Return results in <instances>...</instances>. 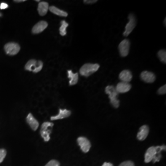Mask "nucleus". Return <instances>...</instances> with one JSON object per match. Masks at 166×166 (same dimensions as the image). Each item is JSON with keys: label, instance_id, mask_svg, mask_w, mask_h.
Masks as SVG:
<instances>
[{"label": "nucleus", "instance_id": "21", "mask_svg": "<svg viewBox=\"0 0 166 166\" xmlns=\"http://www.w3.org/2000/svg\"><path fill=\"white\" fill-rule=\"evenodd\" d=\"M68 26V24L67 23L65 20H62L61 25L59 29L60 34L62 36H65L67 34V28Z\"/></svg>", "mask_w": 166, "mask_h": 166}, {"label": "nucleus", "instance_id": "16", "mask_svg": "<svg viewBox=\"0 0 166 166\" xmlns=\"http://www.w3.org/2000/svg\"><path fill=\"white\" fill-rule=\"evenodd\" d=\"M49 4L47 2H44V1H40L38 4V13L41 16H45L48 10H49Z\"/></svg>", "mask_w": 166, "mask_h": 166}, {"label": "nucleus", "instance_id": "12", "mask_svg": "<svg viewBox=\"0 0 166 166\" xmlns=\"http://www.w3.org/2000/svg\"><path fill=\"white\" fill-rule=\"evenodd\" d=\"M48 26L47 22L41 20L38 22L36 25H34L32 29V33L33 34H38L43 31Z\"/></svg>", "mask_w": 166, "mask_h": 166}, {"label": "nucleus", "instance_id": "22", "mask_svg": "<svg viewBox=\"0 0 166 166\" xmlns=\"http://www.w3.org/2000/svg\"><path fill=\"white\" fill-rule=\"evenodd\" d=\"M157 56L164 64L166 63V52L165 50H161L158 52Z\"/></svg>", "mask_w": 166, "mask_h": 166}, {"label": "nucleus", "instance_id": "28", "mask_svg": "<svg viewBox=\"0 0 166 166\" xmlns=\"http://www.w3.org/2000/svg\"><path fill=\"white\" fill-rule=\"evenodd\" d=\"M96 2H97V0H92V1H90V0H85V1H84V3H86V4H92V3H95Z\"/></svg>", "mask_w": 166, "mask_h": 166}, {"label": "nucleus", "instance_id": "27", "mask_svg": "<svg viewBox=\"0 0 166 166\" xmlns=\"http://www.w3.org/2000/svg\"><path fill=\"white\" fill-rule=\"evenodd\" d=\"M8 4L6 3H1L0 4V9H5L8 8Z\"/></svg>", "mask_w": 166, "mask_h": 166}, {"label": "nucleus", "instance_id": "2", "mask_svg": "<svg viewBox=\"0 0 166 166\" xmlns=\"http://www.w3.org/2000/svg\"><path fill=\"white\" fill-rule=\"evenodd\" d=\"M43 63L42 61H37L34 59H31L28 61L25 65V69L27 71L32 72L33 73H38L42 70Z\"/></svg>", "mask_w": 166, "mask_h": 166}, {"label": "nucleus", "instance_id": "17", "mask_svg": "<svg viewBox=\"0 0 166 166\" xmlns=\"http://www.w3.org/2000/svg\"><path fill=\"white\" fill-rule=\"evenodd\" d=\"M119 77L122 82L129 83V82L132 79V74L129 70H126L121 72Z\"/></svg>", "mask_w": 166, "mask_h": 166}, {"label": "nucleus", "instance_id": "14", "mask_svg": "<svg viewBox=\"0 0 166 166\" xmlns=\"http://www.w3.org/2000/svg\"><path fill=\"white\" fill-rule=\"evenodd\" d=\"M26 121L28 124H29L30 127L32 129V130L35 131L38 129L39 125V122L35 118H34L31 113H29L28 114V116H26Z\"/></svg>", "mask_w": 166, "mask_h": 166}, {"label": "nucleus", "instance_id": "10", "mask_svg": "<svg viewBox=\"0 0 166 166\" xmlns=\"http://www.w3.org/2000/svg\"><path fill=\"white\" fill-rule=\"evenodd\" d=\"M140 77L142 81L147 83L154 82L156 79L155 74L153 73L148 71L143 72L140 74Z\"/></svg>", "mask_w": 166, "mask_h": 166}, {"label": "nucleus", "instance_id": "5", "mask_svg": "<svg viewBox=\"0 0 166 166\" xmlns=\"http://www.w3.org/2000/svg\"><path fill=\"white\" fill-rule=\"evenodd\" d=\"M6 53L9 55H15L19 53L20 50V46L18 43L10 42L4 46Z\"/></svg>", "mask_w": 166, "mask_h": 166}, {"label": "nucleus", "instance_id": "7", "mask_svg": "<svg viewBox=\"0 0 166 166\" xmlns=\"http://www.w3.org/2000/svg\"><path fill=\"white\" fill-rule=\"evenodd\" d=\"M78 143L81 150L84 153H87L91 147V144L87 138L84 137H79L77 139Z\"/></svg>", "mask_w": 166, "mask_h": 166}, {"label": "nucleus", "instance_id": "1", "mask_svg": "<svg viewBox=\"0 0 166 166\" xmlns=\"http://www.w3.org/2000/svg\"><path fill=\"white\" fill-rule=\"evenodd\" d=\"M105 92L109 95L111 104L115 108H118L119 107L120 102L117 99V97L119 94L116 91L115 87L113 86H108L105 88Z\"/></svg>", "mask_w": 166, "mask_h": 166}, {"label": "nucleus", "instance_id": "31", "mask_svg": "<svg viewBox=\"0 0 166 166\" xmlns=\"http://www.w3.org/2000/svg\"><path fill=\"white\" fill-rule=\"evenodd\" d=\"M165 20H166V19H165V20H164V25H165Z\"/></svg>", "mask_w": 166, "mask_h": 166}, {"label": "nucleus", "instance_id": "20", "mask_svg": "<svg viewBox=\"0 0 166 166\" xmlns=\"http://www.w3.org/2000/svg\"><path fill=\"white\" fill-rule=\"evenodd\" d=\"M163 150H165V145H162V146H157V151H156V153L155 155V156L154 157V159L153 160V163H155L156 162H159L160 161L161 158L162 157L161 156V151Z\"/></svg>", "mask_w": 166, "mask_h": 166}, {"label": "nucleus", "instance_id": "19", "mask_svg": "<svg viewBox=\"0 0 166 166\" xmlns=\"http://www.w3.org/2000/svg\"><path fill=\"white\" fill-rule=\"evenodd\" d=\"M49 9L52 13L54 14L55 15H57L61 17H67L68 16V13L67 12L64 11H62L53 6H50L49 8Z\"/></svg>", "mask_w": 166, "mask_h": 166}, {"label": "nucleus", "instance_id": "26", "mask_svg": "<svg viewBox=\"0 0 166 166\" xmlns=\"http://www.w3.org/2000/svg\"><path fill=\"white\" fill-rule=\"evenodd\" d=\"M166 93V86L164 85L162 87H161L160 89H158L157 91V94H161V95H163L165 94Z\"/></svg>", "mask_w": 166, "mask_h": 166}, {"label": "nucleus", "instance_id": "23", "mask_svg": "<svg viewBox=\"0 0 166 166\" xmlns=\"http://www.w3.org/2000/svg\"><path fill=\"white\" fill-rule=\"evenodd\" d=\"M6 153V150L5 149H0V163L4 161Z\"/></svg>", "mask_w": 166, "mask_h": 166}, {"label": "nucleus", "instance_id": "29", "mask_svg": "<svg viewBox=\"0 0 166 166\" xmlns=\"http://www.w3.org/2000/svg\"><path fill=\"white\" fill-rule=\"evenodd\" d=\"M102 166H113V165L110 162H104Z\"/></svg>", "mask_w": 166, "mask_h": 166}, {"label": "nucleus", "instance_id": "30", "mask_svg": "<svg viewBox=\"0 0 166 166\" xmlns=\"http://www.w3.org/2000/svg\"><path fill=\"white\" fill-rule=\"evenodd\" d=\"M14 1L16 2V3H20V2L25 1V0H16V1Z\"/></svg>", "mask_w": 166, "mask_h": 166}, {"label": "nucleus", "instance_id": "25", "mask_svg": "<svg viewBox=\"0 0 166 166\" xmlns=\"http://www.w3.org/2000/svg\"><path fill=\"white\" fill-rule=\"evenodd\" d=\"M119 166H135V164L132 161H126L122 162Z\"/></svg>", "mask_w": 166, "mask_h": 166}, {"label": "nucleus", "instance_id": "9", "mask_svg": "<svg viewBox=\"0 0 166 166\" xmlns=\"http://www.w3.org/2000/svg\"><path fill=\"white\" fill-rule=\"evenodd\" d=\"M157 147H151L146 151L145 155V162L148 163L153 161L156 153Z\"/></svg>", "mask_w": 166, "mask_h": 166}, {"label": "nucleus", "instance_id": "15", "mask_svg": "<svg viewBox=\"0 0 166 166\" xmlns=\"http://www.w3.org/2000/svg\"><path fill=\"white\" fill-rule=\"evenodd\" d=\"M71 115V112L70 110H68L66 109H59V113L56 116H54L51 117V121H55L59 119H62L68 117Z\"/></svg>", "mask_w": 166, "mask_h": 166}, {"label": "nucleus", "instance_id": "13", "mask_svg": "<svg viewBox=\"0 0 166 166\" xmlns=\"http://www.w3.org/2000/svg\"><path fill=\"white\" fill-rule=\"evenodd\" d=\"M131 87H132V86H131V84H129V83L121 82L117 84L115 89L116 90V91L118 92V94L119 93L123 94L129 91Z\"/></svg>", "mask_w": 166, "mask_h": 166}, {"label": "nucleus", "instance_id": "6", "mask_svg": "<svg viewBox=\"0 0 166 166\" xmlns=\"http://www.w3.org/2000/svg\"><path fill=\"white\" fill-rule=\"evenodd\" d=\"M129 21L126 25L125 31H124L123 33V35L125 36L129 35L130 33L133 31L136 25V19L135 16L132 14H130L129 15Z\"/></svg>", "mask_w": 166, "mask_h": 166}, {"label": "nucleus", "instance_id": "11", "mask_svg": "<svg viewBox=\"0 0 166 166\" xmlns=\"http://www.w3.org/2000/svg\"><path fill=\"white\" fill-rule=\"evenodd\" d=\"M149 127L147 125L142 126L138 130L137 137V139L140 141H143L146 139L149 134Z\"/></svg>", "mask_w": 166, "mask_h": 166}, {"label": "nucleus", "instance_id": "4", "mask_svg": "<svg viewBox=\"0 0 166 166\" xmlns=\"http://www.w3.org/2000/svg\"><path fill=\"white\" fill-rule=\"evenodd\" d=\"M53 126L54 124L51 122H44L43 123L40 130V134L44 142H49L50 140V134L52 132L51 128Z\"/></svg>", "mask_w": 166, "mask_h": 166}, {"label": "nucleus", "instance_id": "18", "mask_svg": "<svg viewBox=\"0 0 166 166\" xmlns=\"http://www.w3.org/2000/svg\"><path fill=\"white\" fill-rule=\"evenodd\" d=\"M68 77L70 79L69 84L70 86H73L77 84L78 81V73H73L72 70H68Z\"/></svg>", "mask_w": 166, "mask_h": 166}, {"label": "nucleus", "instance_id": "8", "mask_svg": "<svg viewBox=\"0 0 166 166\" xmlns=\"http://www.w3.org/2000/svg\"><path fill=\"white\" fill-rule=\"evenodd\" d=\"M130 49V41L126 39L122 41L119 44V51L122 57H126Z\"/></svg>", "mask_w": 166, "mask_h": 166}, {"label": "nucleus", "instance_id": "24", "mask_svg": "<svg viewBox=\"0 0 166 166\" xmlns=\"http://www.w3.org/2000/svg\"><path fill=\"white\" fill-rule=\"evenodd\" d=\"M60 162L57 160H51L45 166H60Z\"/></svg>", "mask_w": 166, "mask_h": 166}, {"label": "nucleus", "instance_id": "3", "mask_svg": "<svg viewBox=\"0 0 166 166\" xmlns=\"http://www.w3.org/2000/svg\"><path fill=\"white\" fill-rule=\"evenodd\" d=\"M100 65L97 64H86L80 68L79 72L82 76L87 77L99 70Z\"/></svg>", "mask_w": 166, "mask_h": 166}]
</instances>
